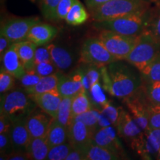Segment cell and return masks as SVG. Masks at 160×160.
<instances>
[{"label":"cell","mask_w":160,"mask_h":160,"mask_svg":"<svg viewBox=\"0 0 160 160\" xmlns=\"http://www.w3.org/2000/svg\"><path fill=\"white\" fill-rule=\"evenodd\" d=\"M122 60H116L101 68L103 87L112 96L124 99L142 85L141 74Z\"/></svg>","instance_id":"6da1fadb"},{"label":"cell","mask_w":160,"mask_h":160,"mask_svg":"<svg viewBox=\"0 0 160 160\" xmlns=\"http://www.w3.org/2000/svg\"><path fill=\"white\" fill-rule=\"evenodd\" d=\"M151 6L147 9L118 17L116 19L95 22L94 26L100 31H111L126 36L138 37L147 29Z\"/></svg>","instance_id":"7a4b0ae2"},{"label":"cell","mask_w":160,"mask_h":160,"mask_svg":"<svg viewBox=\"0 0 160 160\" xmlns=\"http://www.w3.org/2000/svg\"><path fill=\"white\" fill-rule=\"evenodd\" d=\"M159 53L160 43L146 30L138 37L137 43L125 59V61L141 72Z\"/></svg>","instance_id":"3957f363"},{"label":"cell","mask_w":160,"mask_h":160,"mask_svg":"<svg viewBox=\"0 0 160 160\" xmlns=\"http://www.w3.org/2000/svg\"><path fill=\"white\" fill-rule=\"evenodd\" d=\"M151 3L145 0H110L90 12L95 22H101L143 11L150 8Z\"/></svg>","instance_id":"277c9868"},{"label":"cell","mask_w":160,"mask_h":160,"mask_svg":"<svg viewBox=\"0 0 160 160\" xmlns=\"http://www.w3.org/2000/svg\"><path fill=\"white\" fill-rule=\"evenodd\" d=\"M37 107L36 103L25 90H15L1 96L0 113L11 118L12 121L27 117Z\"/></svg>","instance_id":"5b68a950"},{"label":"cell","mask_w":160,"mask_h":160,"mask_svg":"<svg viewBox=\"0 0 160 160\" xmlns=\"http://www.w3.org/2000/svg\"><path fill=\"white\" fill-rule=\"evenodd\" d=\"M138 37L126 36L103 30L98 37L116 59L125 60L137 43Z\"/></svg>","instance_id":"8992f818"},{"label":"cell","mask_w":160,"mask_h":160,"mask_svg":"<svg viewBox=\"0 0 160 160\" xmlns=\"http://www.w3.org/2000/svg\"><path fill=\"white\" fill-rule=\"evenodd\" d=\"M80 60L86 65L101 68L116 61L99 37L88 38L84 42L80 51Z\"/></svg>","instance_id":"52a82bcc"},{"label":"cell","mask_w":160,"mask_h":160,"mask_svg":"<svg viewBox=\"0 0 160 160\" xmlns=\"http://www.w3.org/2000/svg\"><path fill=\"white\" fill-rule=\"evenodd\" d=\"M123 101L129 113L142 131L148 128L149 112L151 104L146 96L143 86L142 85L134 93L125 98Z\"/></svg>","instance_id":"ba28073f"},{"label":"cell","mask_w":160,"mask_h":160,"mask_svg":"<svg viewBox=\"0 0 160 160\" xmlns=\"http://www.w3.org/2000/svg\"><path fill=\"white\" fill-rule=\"evenodd\" d=\"M114 126L118 135L128 142L131 148L135 151L142 136L143 131L128 111L119 109L117 121Z\"/></svg>","instance_id":"9c48e42d"},{"label":"cell","mask_w":160,"mask_h":160,"mask_svg":"<svg viewBox=\"0 0 160 160\" xmlns=\"http://www.w3.org/2000/svg\"><path fill=\"white\" fill-rule=\"evenodd\" d=\"M39 22V18L36 17L12 18L2 25L0 34L4 35L13 43L25 41L31 28Z\"/></svg>","instance_id":"30bf717a"},{"label":"cell","mask_w":160,"mask_h":160,"mask_svg":"<svg viewBox=\"0 0 160 160\" xmlns=\"http://www.w3.org/2000/svg\"><path fill=\"white\" fill-rule=\"evenodd\" d=\"M135 151L143 159H157L160 152V128H148L143 131Z\"/></svg>","instance_id":"8fae6325"},{"label":"cell","mask_w":160,"mask_h":160,"mask_svg":"<svg viewBox=\"0 0 160 160\" xmlns=\"http://www.w3.org/2000/svg\"><path fill=\"white\" fill-rule=\"evenodd\" d=\"M117 131L114 125H110L107 127L98 129L93 135L91 143L93 145L101 146L105 148L111 150L114 153L121 156L125 159V153L121 142L117 137Z\"/></svg>","instance_id":"7c38bea8"},{"label":"cell","mask_w":160,"mask_h":160,"mask_svg":"<svg viewBox=\"0 0 160 160\" xmlns=\"http://www.w3.org/2000/svg\"><path fill=\"white\" fill-rule=\"evenodd\" d=\"M59 78L57 90L62 97H73L85 88L82 69H78L69 75L59 72Z\"/></svg>","instance_id":"4fadbf2b"},{"label":"cell","mask_w":160,"mask_h":160,"mask_svg":"<svg viewBox=\"0 0 160 160\" xmlns=\"http://www.w3.org/2000/svg\"><path fill=\"white\" fill-rule=\"evenodd\" d=\"M68 142L74 148H85L91 143L93 133L82 122L75 119L71 120L68 128Z\"/></svg>","instance_id":"5bb4252c"},{"label":"cell","mask_w":160,"mask_h":160,"mask_svg":"<svg viewBox=\"0 0 160 160\" xmlns=\"http://www.w3.org/2000/svg\"><path fill=\"white\" fill-rule=\"evenodd\" d=\"M53 118L37 108L26 118V123L31 138L45 137Z\"/></svg>","instance_id":"9a60e30c"},{"label":"cell","mask_w":160,"mask_h":160,"mask_svg":"<svg viewBox=\"0 0 160 160\" xmlns=\"http://www.w3.org/2000/svg\"><path fill=\"white\" fill-rule=\"evenodd\" d=\"M30 97L40 110L45 112L53 119L57 118L58 109L62 99L58 90L39 94L30 95Z\"/></svg>","instance_id":"2e32d148"},{"label":"cell","mask_w":160,"mask_h":160,"mask_svg":"<svg viewBox=\"0 0 160 160\" xmlns=\"http://www.w3.org/2000/svg\"><path fill=\"white\" fill-rule=\"evenodd\" d=\"M57 33L58 30L54 26L40 22L31 28L26 40L32 42L37 46L45 45L51 42Z\"/></svg>","instance_id":"e0dca14e"},{"label":"cell","mask_w":160,"mask_h":160,"mask_svg":"<svg viewBox=\"0 0 160 160\" xmlns=\"http://www.w3.org/2000/svg\"><path fill=\"white\" fill-rule=\"evenodd\" d=\"M26 118H19L12 122L10 137L14 150L26 151V148L31 139L26 123Z\"/></svg>","instance_id":"ac0fdd59"},{"label":"cell","mask_w":160,"mask_h":160,"mask_svg":"<svg viewBox=\"0 0 160 160\" xmlns=\"http://www.w3.org/2000/svg\"><path fill=\"white\" fill-rule=\"evenodd\" d=\"M1 62V69L8 72L17 79H19L26 73L23 63L16 50L14 43L2 56Z\"/></svg>","instance_id":"d6986e66"},{"label":"cell","mask_w":160,"mask_h":160,"mask_svg":"<svg viewBox=\"0 0 160 160\" xmlns=\"http://www.w3.org/2000/svg\"><path fill=\"white\" fill-rule=\"evenodd\" d=\"M35 71L42 77L59 72L51 59L47 45L37 46L35 53Z\"/></svg>","instance_id":"ffe728a7"},{"label":"cell","mask_w":160,"mask_h":160,"mask_svg":"<svg viewBox=\"0 0 160 160\" xmlns=\"http://www.w3.org/2000/svg\"><path fill=\"white\" fill-rule=\"evenodd\" d=\"M14 45L26 71H35V53L37 45L28 40L14 42Z\"/></svg>","instance_id":"44dd1931"},{"label":"cell","mask_w":160,"mask_h":160,"mask_svg":"<svg viewBox=\"0 0 160 160\" xmlns=\"http://www.w3.org/2000/svg\"><path fill=\"white\" fill-rule=\"evenodd\" d=\"M51 59L59 72L69 69L73 65V56L68 51L53 44L47 45Z\"/></svg>","instance_id":"7402d4cb"},{"label":"cell","mask_w":160,"mask_h":160,"mask_svg":"<svg viewBox=\"0 0 160 160\" xmlns=\"http://www.w3.org/2000/svg\"><path fill=\"white\" fill-rule=\"evenodd\" d=\"M50 147L65 143L68 140V128L56 119H52L45 136Z\"/></svg>","instance_id":"603a6c76"},{"label":"cell","mask_w":160,"mask_h":160,"mask_svg":"<svg viewBox=\"0 0 160 160\" xmlns=\"http://www.w3.org/2000/svg\"><path fill=\"white\" fill-rule=\"evenodd\" d=\"M51 148L45 137L31 138L26 148L29 159L44 160L47 159Z\"/></svg>","instance_id":"cb8c5ba5"},{"label":"cell","mask_w":160,"mask_h":160,"mask_svg":"<svg viewBox=\"0 0 160 160\" xmlns=\"http://www.w3.org/2000/svg\"><path fill=\"white\" fill-rule=\"evenodd\" d=\"M85 160H119L123 158L111 150L91 143L84 148Z\"/></svg>","instance_id":"d4e9b609"},{"label":"cell","mask_w":160,"mask_h":160,"mask_svg":"<svg viewBox=\"0 0 160 160\" xmlns=\"http://www.w3.org/2000/svg\"><path fill=\"white\" fill-rule=\"evenodd\" d=\"M59 79V72H58L54 74L42 77L34 86L24 90L29 95L39 94V93L54 91L57 90Z\"/></svg>","instance_id":"484cf974"},{"label":"cell","mask_w":160,"mask_h":160,"mask_svg":"<svg viewBox=\"0 0 160 160\" xmlns=\"http://www.w3.org/2000/svg\"><path fill=\"white\" fill-rule=\"evenodd\" d=\"M92 108H93V104L91 102L87 90L85 88L72 98L71 110L73 118L89 111Z\"/></svg>","instance_id":"4316f807"},{"label":"cell","mask_w":160,"mask_h":160,"mask_svg":"<svg viewBox=\"0 0 160 160\" xmlns=\"http://www.w3.org/2000/svg\"><path fill=\"white\" fill-rule=\"evenodd\" d=\"M88 18L89 13L86 11L85 8L79 0H77L66 16L65 21L68 25L76 26L85 23Z\"/></svg>","instance_id":"83f0119b"},{"label":"cell","mask_w":160,"mask_h":160,"mask_svg":"<svg viewBox=\"0 0 160 160\" xmlns=\"http://www.w3.org/2000/svg\"><path fill=\"white\" fill-rule=\"evenodd\" d=\"M119 110L107 103L103 106V109L100 111L97 130L110 125H115L117 122Z\"/></svg>","instance_id":"f1b7e54d"},{"label":"cell","mask_w":160,"mask_h":160,"mask_svg":"<svg viewBox=\"0 0 160 160\" xmlns=\"http://www.w3.org/2000/svg\"><path fill=\"white\" fill-rule=\"evenodd\" d=\"M72 98L73 97H62L56 118L60 124L67 128H68L71 120L73 119L71 110Z\"/></svg>","instance_id":"f546056e"},{"label":"cell","mask_w":160,"mask_h":160,"mask_svg":"<svg viewBox=\"0 0 160 160\" xmlns=\"http://www.w3.org/2000/svg\"><path fill=\"white\" fill-rule=\"evenodd\" d=\"M146 30L160 43V2L157 1L153 7L151 6L148 25Z\"/></svg>","instance_id":"4dcf8cb0"},{"label":"cell","mask_w":160,"mask_h":160,"mask_svg":"<svg viewBox=\"0 0 160 160\" xmlns=\"http://www.w3.org/2000/svg\"><path fill=\"white\" fill-rule=\"evenodd\" d=\"M143 82L160 81V53L148 66L140 72Z\"/></svg>","instance_id":"1f68e13d"},{"label":"cell","mask_w":160,"mask_h":160,"mask_svg":"<svg viewBox=\"0 0 160 160\" xmlns=\"http://www.w3.org/2000/svg\"><path fill=\"white\" fill-rule=\"evenodd\" d=\"M100 115V111L98 108H92L89 111L85 112L75 117L73 119H75L79 121L82 122L86 125L88 127V128L92 131V133L94 134V133L97 131L98 122H99Z\"/></svg>","instance_id":"d6a6232c"},{"label":"cell","mask_w":160,"mask_h":160,"mask_svg":"<svg viewBox=\"0 0 160 160\" xmlns=\"http://www.w3.org/2000/svg\"><path fill=\"white\" fill-rule=\"evenodd\" d=\"M73 148L69 142L51 147L48 154V160H65Z\"/></svg>","instance_id":"836d02e7"},{"label":"cell","mask_w":160,"mask_h":160,"mask_svg":"<svg viewBox=\"0 0 160 160\" xmlns=\"http://www.w3.org/2000/svg\"><path fill=\"white\" fill-rule=\"evenodd\" d=\"M142 86L151 105L160 106V81L143 82Z\"/></svg>","instance_id":"e575fe53"},{"label":"cell","mask_w":160,"mask_h":160,"mask_svg":"<svg viewBox=\"0 0 160 160\" xmlns=\"http://www.w3.org/2000/svg\"><path fill=\"white\" fill-rule=\"evenodd\" d=\"M62 0H39L43 17L49 21L56 22V10Z\"/></svg>","instance_id":"d590c367"},{"label":"cell","mask_w":160,"mask_h":160,"mask_svg":"<svg viewBox=\"0 0 160 160\" xmlns=\"http://www.w3.org/2000/svg\"><path fill=\"white\" fill-rule=\"evenodd\" d=\"M98 68H99L97 67L95 65H88V68L84 71V85H85V88L89 90L91 88L99 82V76L101 75V73H99Z\"/></svg>","instance_id":"8d00e7d4"},{"label":"cell","mask_w":160,"mask_h":160,"mask_svg":"<svg viewBox=\"0 0 160 160\" xmlns=\"http://www.w3.org/2000/svg\"><path fill=\"white\" fill-rule=\"evenodd\" d=\"M16 78L5 70L1 69L0 72V93L1 94L11 91L14 88Z\"/></svg>","instance_id":"74e56055"},{"label":"cell","mask_w":160,"mask_h":160,"mask_svg":"<svg viewBox=\"0 0 160 160\" xmlns=\"http://www.w3.org/2000/svg\"><path fill=\"white\" fill-rule=\"evenodd\" d=\"M13 146L12 144L10 133H0V153L1 159H5L6 157L13 151Z\"/></svg>","instance_id":"f35d334b"},{"label":"cell","mask_w":160,"mask_h":160,"mask_svg":"<svg viewBox=\"0 0 160 160\" xmlns=\"http://www.w3.org/2000/svg\"><path fill=\"white\" fill-rule=\"evenodd\" d=\"M77 0H62L56 10V21L65 20L70 10Z\"/></svg>","instance_id":"ab89813d"},{"label":"cell","mask_w":160,"mask_h":160,"mask_svg":"<svg viewBox=\"0 0 160 160\" xmlns=\"http://www.w3.org/2000/svg\"><path fill=\"white\" fill-rule=\"evenodd\" d=\"M41 78L42 77H40L35 71H26L25 74L19 80L22 87L24 88V89H25L34 86L36 84H37Z\"/></svg>","instance_id":"60d3db41"},{"label":"cell","mask_w":160,"mask_h":160,"mask_svg":"<svg viewBox=\"0 0 160 160\" xmlns=\"http://www.w3.org/2000/svg\"><path fill=\"white\" fill-rule=\"evenodd\" d=\"M148 128H160V106L151 105L150 107Z\"/></svg>","instance_id":"b9f144b4"},{"label":"cell","mask_w":160,"mask_h":160,"mask_svg":"<svg viewBox=\"0 0 160 160\" xmlns=\"http://www.w3.org/2000/svg\"><path fill=\"white\" fill-rule=\"evenodd\" d=\"M89 91L91 93L93 99L96 100L98 103H99L100 105H102L103 106L107 104L105 99V96L103 94V92L101 90V88H100L99 82L92 86L91 88L89 89Z\"/></svg>","instance_id":"7bdbcfd3"},{"label":"cell","mask_w":160,"mask_h":160,"mask_svg":"<svg viewBox=\"0 0 160 160\" xmlns=\"http://www.w3.org/2000/svg\"><path fill=\"white\" fill-rule=\"evenodd\" d=\"M13 121L7 116L0 113V133H8L11 131Z\"/></svg>","instance_id":"ee69618b"},{"label":"cell","mask_w":160,"mask_h":160,"mask_svg":"<svg viewBox=\"0 0 160 160\" xmlns=\"http://www.w3.org/2000/svg\"><path fill=\"white\" fill-rule=\"evenodd\" d=\"M8 160H28L29 157L26 151L22 150H13L5 158Z\"/></svg>","instance_id":"f6af8a7d"},{"label":"cell","mask_w":160,"mask_h":160,"mask_svg":"<svg viewBox=\"0 0 160 160\" xmlns=\"http://www.w3.org/2000/svg\"><path fill=\"white\" fill-rule=\"evenodd\" d=\"M65 160H85L84 148H73Z\"/></svg>","instance_id":"bcb514c9"},{"label":"cell","mask_w":160,"mask_h":160,"mask_svg":"<svg viewBox=\"0 0 160 160\" xmlns=\"http://www.w3.org/2000/svg\"><path fill=\"white\" fill-rule=\"evenodd\" d=\"M13 42L4 35L0 34V56H2L5 52L13 45Z\"/></svg>","instance_id":"7dc6e473"},{"label":"cell","mask_w":160,"mask_h":160,"mask_svg":"<svg viewBox=\"0 0 160 160\" xmlns=\"http://www.w3.org/2000/svg\"><path fill=\"white\" fill-rule=\"evenodd\" d=\"M109 1L110 0H85V2L89 11H91Z\"/></svg>","instance_id":"c3c4849f"},{"label":"cell","mask_w":160,"mask_h":160,"mask_svg":"<svg viewBox=\"0 0 160 160\" xmlns=\"http://www.w3.org/2000/svg\"><path fill=\"white\" fill-rule=\"evenodd\" d=\"M145 1H147V2H153V1H156V0H145Z\"/></svg>","instance_id":"681fc988"},{"label":"cell","mask_w":160,"mask_h":160,"mask_svg":"<svg viewBox=\"0 0 160 160\" xmlns=\"http://www.w3.org/2000/svg\"><path fill=\"white\" fill-rule=\"evenodd\" d=\"M157 159L160 160V152H159V156H158V157H157Z\"/></svg>","instance_id":"f907efd6"},{"label":"cell","mask_w":160,"mask_h":160,"mask_svg":"<svg viewBox=\"0 0 160 160\" xmlns=\"http://www.w3.org/2000/svg\"><path fill=\"white\" fill-rule=\"evenodd\" d=\"M31 2H37V0H31Z\"/></svg>","instance_id":"816d5d0a"}]
</instances>
